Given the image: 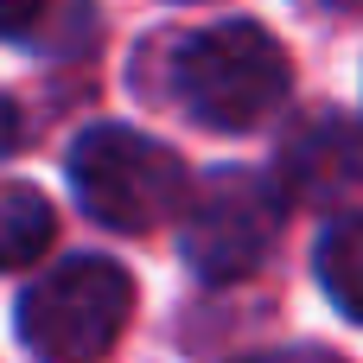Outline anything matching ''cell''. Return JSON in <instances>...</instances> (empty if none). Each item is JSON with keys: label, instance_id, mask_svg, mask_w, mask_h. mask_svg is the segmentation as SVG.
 <instances>
[{"label": "cell", "instance_id": "8992f818", "mask_svg": "<svg viewBox=\"0 0 363 363\" xmlns=\"http://www.w3.org/2000/svg\"><path fill=\"white\" fill-rule=\"evenodd\" d=\"M57 236V211L38 185H19V179H0V274L13 268H32Z\"/></svg>", "mask_w": 363, "mask_h": 363}, {"label": "cell", "instance_id": "52a82bcc", "mask_svg": "<svg viewBox=\"0 0 363 363\" xmlns=\"http://www.w3.org/2000/svg\"><path fill=\"white\" fill-rule=\"evenodd\" d=\"M319 281H325L332 306L363 325V217H338L319 236Z\"/></svg>", "mask_w": 363, "mask_h": 363}, {"label": "cell", "instance_id": "7a4b0ae2", "mask_svg": "<svg viewBox=\"0 0 363 363\" xmlns=\"http://www.w3.org/2000/svg\"><path fill=\"white\" fill-rule=\"evenodd\" d=\"M70 185L96 223L128 230V236H147V230L185 217V204H191L185 160L140 128H89L70 147Z\"/></svg>", "mask_w": 363, "mask_h": 363}, {"label": "cell", "instance_id": "9c48e42d", "mask_svg": "<svg viewBox=\"0 0 363 363\" xmlns=\"http://www.w3.org/2000/svg\"><path fill=\"white\" fill-rule=\"evenodd\" d=\"M13 140H19V115H13V102L0 96V153H13Z\"/></svg>", "mask_w": 363, "mask_h": 363}, {"label": "cell", "instance_id": "3957f363", "mask_svg": "<svg viewBox=\"0 0 363 363\" xmlns=\"http://www.w3.org/2000/svg\"><path fill=\"white\" fill-rule=\"evenodd\" d=\"M134 319V281L108 255H77L38 274L19 300V345L38 363H96Z\"/></svg>", "mask_w": 363, "mask_h": 363}, {"label": "cell", "instance_id": "5b68a950", "mask_svg": "<svg viewBox=\"0 0 363 363\" xmlns=\"http://www.w3.org/2000/svg\"><path fill=\"white\" fill-rule=\"evenodd\" d=\"M281 185L287 198H306V204H332L345 191L363 185V134L345 115H313L287 134L281 147Z\"/></svg>", "mask_w": 363, "mask_h": 363}, {"label": "cell", "instance_id": "6da1fadb", "mask_svg": "<svg viewBox=\"0 0 363 363\" xmlns=\"http://www.w3.org/2000/svg\"><path fill=\"white\" fill-rule=\"evenodd\" d=\"M294 89V64L281 38L255 19H223L204 32L172 38L166 51V96L217 134H249L262 128Z\"/></svg>", "mask_w": 363, "mask_h": 363}, {"label": "cell", "instance_id": "ba28073f", "mask_svg": "<svg viewBox=\"0 0 363 363\" xmlns=\"http://www.w3.org/2000/svg\"><path fill=\"white\" fill-rule=\"evenodd\" d=\"M45 13V0H0V38H13V32H26L32 19Z\"/></svg>", "mask_w": 363, "mask_h": 363}, {"label": "cell", "instance_id": "277c9868", "mask_svg": "<svg viewBox=\"0 0 363 363\" xmlns=\"http://www.w3.org/2000/svg\"><path fill=\"white\" fill-rule=\"evenodd\" d=\"M281 236V191L262 172H217L185 204V262L204 281H242L268 262Z\"/></svg>", "mask_w": 363, "mask_h": 363}]
</instances>
